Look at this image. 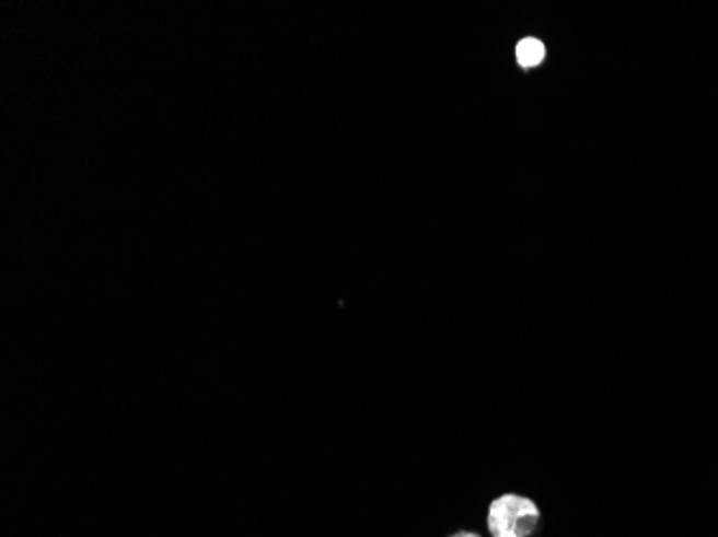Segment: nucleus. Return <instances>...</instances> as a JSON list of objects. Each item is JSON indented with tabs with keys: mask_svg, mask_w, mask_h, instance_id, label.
<instances>
[{
	"mask_svg": "<svg viewBox=\"0 0 718 537\" xmlns=\"http://www.w3.org/2000/svg\"><path fill=\"white\" fill-rule=\"evenodd\" d=\"M538 503L525 494L503 492L486 510V529L490 537H532L538 529Z\"/></svg>",
	"mask_w": 718,
	"mask_h": 537,
	"instance_id": "nucleus-1",
	"label": "nucleus"
},
{
	"mask_svg": "<svg viewBox=\"0 0 718 537\" xmlns=\"http://www.w3.org/2000/svg\"><path fill=\"white\" fill-rule=\"evenodd\" d=\"M514 60L521 69H536L546 60V44L538 37H523L514 46Z\"/></svg>",
	"mask_w": 718,
	"mask_h": 537,
	"instance_id": "nucleus-2",
	"label": "nucleus"
},
{
	"mask_svg": "<svg viewBox=\"0 0 718 537\" xmlns=\"http://www.w3.org/2000/svg\"><path fill=\"white\" fill-rule=\"evenodd\" d=\"M448 537H482L479 534H476V532H456V534H452V536Z\"/></svg>",
	"mask_w": 718,
	"mask_h": 537,
	"instance_id": "nucleus-3",
	"label": "nucleus"
}]
</instances>
